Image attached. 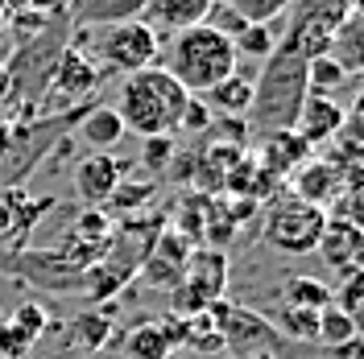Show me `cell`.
<instances>
[{
  "instance_id": "obj_13",
  "label": "cell",
  "mask_w": 364,
  "mask_h": 359,
  "mask_svg": "<svg viewBox=\"0 0 364 359\" xmlns=\"http://www.w3.org/2000/svg\"><path fill=\"white\" fill-rule=\"evenodd\" d=\"M211 9H215V0H145L141 21L158 33H178L186 25L207 21Z\"/></svg>"
},
{
  "instance_id": "obj_6",
  "label": "cell",
  "mask_w": 364,
  "mask_h": 359,
  "mask_svg": "<svg viewBox=\"0 0 364 359\" xmlns=\"http://www.w3.org/2000/svg\"><path fill=\"white\" fill-rule=\"evenodd\" d=\"M290 25L277 38V50H290L298 58L327 54L336 25L352 13V0H290Z\"/></svg>"
},
{
  "instance_id": "obj_35",
  "label": "cell",
  "mask_w": 364,
  "mask_h": 359,
  "mask_svg": "<svg viewBox=\"0 0 364 359\" xmlns=\"http://www.w3.org/2000/svg\"><path fill=\"white\" fill-rule=\"evenodd\" d=\"M236 359H277L273 351H245V355H236Z\"/></svg>"
},
{
  "instance_id": "obj_17",
  "label": "cell",
  "mask_w": 364,
  "mask_h": 359,
  "mask_svg": "<svg viewBox=\"0 0 364 359\" xmlns=\"http://www.w3.org/2000/svg\"><path fill=\"white\" fill-rule=\"evenodd\" d=\"M327 54L348 70V79H352V74H364V13H348V17L336 25Z\"/></svg>"
},
{
  "instance_id": "obj_28",
  "label": "cell",
  "mask_w": 364,
  "mask_h": 359,
  "mask_svg": "<svg viewBox=\"0 0 364 359\" xmlns=\"http://www.w3.org/2000/svg\"><path fill=\"white\" fill-rule=\"evenodd\" d=\"M273 326H277L282 335H290V338H315L318 335V314L315 310H298V306H286V302H282Z\"/></svg>"
},
{
  "instance_id": "obj_10",
  "label": "cell",
  "mask_w": 364,
  "mask_h": 359,
  "mask_svg": "<svg viewBox=\"0 0 364 359\" xmlns=\"http://www.w3.org/2000/svg\"><path fill=\"white\" fill-rule=\"evenodd\" d=\"M178 347H186V318H161V322H141L129 331L124 351L129 359H170Z\"/></svg>"
},
{
  "instance_id": "obj_34",
  "label": "cell",
  "mask_w": 364,
  "mask_h": 359,
  "mask_svg": "<svg viewBox=\"0 0 364 359\" xmlns=\"http://www.w3.org/2000/svg\"><path fill=\"white\" fill-rule=\"evenodd\" d=\"M9 145H13V128H9V124H0V158L9 153Z\"/></svg>"
},
{
  "instance_id": "obj_20",
  "label": "cell",
  "mask_w": 364,
  "mask_h": 359,
  "mask_svg": "<svg viewBox=\"0 0 364 359\" xmlns=\"http://www.w3.org/2000/svg\"><path fill=\"white\" fill-rule=\"evenodd\" d=\"M145 0H70V17L75 25H112L141 17Z\"/></svg>"
},
{
  "instance_id": "obj_38",
  "label": "cell",
  "mask_w": 364,
  "mask_h": 359,
  "mask_svg": "<svg viewBox=\"0 0 364 359\" xmlns=\"http://www.w3.org/2000/svg\"><path fill=\"white\" fill-rule=\"evenodd\" d=\"M360 359H364V355H360Z\"/></svg>"
},
{
  "instance_id": "obj_4",
  "label": "cell",
  "mask_w": 364,
  "mask_h": 359,
  "mask_svg": "<svg viewBox=\"0 0 364 359\" xmlns=\"http://www.w3.org/2000/svg\"><path fill=\"white\" fill-rule=\"evenodd\" d=\"M91 29H95V38H87V58L100 62V70L133 74V70L154 67L161 58V33L149 29L141 17L112 21V25H91Z\"/></svg>"
},
{
  "instance_id": "obj_33",
  "label": "cell",
  "mask_w": 364,
  "mask_h": 359,
  "mask_svg": "<svg viewBox=\"0 0 364 359\" xmlns=\"http://www.w3.org/2000/svg\"><path fill=\"white\" fill-rule=\"evenodd\" d=\"M331 355L336 359H360L364 355V335L352 338V343H343V347H331Z\"/></svg>"
},
{
  "instance_id": "obj_37",
  "label": "cell",
  "mask_w": 364,
  "mask_h": 359,
  "mask_svg": "<svg viewBox=\"0 0 364 359\" xmlns=\"http://www.w3.org/2000/svg\"><path fill=\"white\" fill-rule=\"evenodd\" d=\"M4 17H9V9H4V0H0V25H4Z\"/></svg>"
},
{
  "instance_id": "obj_32",
  "label": "cell",
  "mask_w": 364,
  "mask_h": 359,
  "mask_svg": "<svg viewBox=\"0 0 364 359\" xmlns=\"http://www.w3.org/2000/svg\"><path fill=\"white\" fill-rule=\"evenodd\" d=\"M79 335H83V343L100 347V343L108 338V322H104V318H79Z\"/></svg>"
},
{
  "instance_id": "obj_16",
  "label": "cell",
  "mask_w": 364,
  "mask_h": 359,
  "mask_svg": "<svg viewBox=\"0 0 364 359\" xmlns=\"http://www.w3.org/2000/svg\"><path fill=\"white\" fill-rule=\"evenodd\" d=\"M191 240L178 236V231H166L158 240V248L149 252V265H145V281L154 285H178L182 269H186V256H191Z\"/></svg>"
},
{
  "instance_id": "obj_29",
  "label": "cell",
  "mask_w": 364,
  "mask_h": 359,
  "mask_svg": "<svg viewBox=\"0 0 364 359\" xmlns=\"http://www.w3.org/2000/svg\"><path fill=\"white\" fill-rule=\"evenodd\" d=\"M141 161H145L149 170H166V165L174 161V136H145Z\"/></svg>"
},
{
  "instance_id": "obj_15",
  "label": "cell",
  "mask_w": 364,
  "mask_h": 359,
  "mask_svg": "<svg viewBox=\"0 0 364 359\" xmlns=\"http://www.w3.org/2000/svg\"><path fill=\"white\" fill-rule=\"evenodd\" d=\"M46 310L42 306H33V302H25L17 314L9 318V322H0V355H9V359H17L25 355L38 338L46 335Z\"/></svg>"
},
{
  "instance_id": "obj_1",
  "label": "cell",
  "mask_w": 364,
  "mask_h": 359,
  "mask_svg": "<svg viewBox=\"0 0 364 359\" xmlns=\"http://www.w3.org/2000/svg\"><path fill=\"white\" fill-rule=\"evenodd\" d=\"M191 104V91L166 67H145L120 79L116 91V116L124 124V133L145 136H174L182 133V112Z\"/></svg>"
},
{
  "instance_id": "obj_24",
  "label": "cell",
  "mask_w": 364,
  "mask_h": 359,
  "mask_svg": "<svg viewBox=\"0 0 364 359\" xmlns=\"http://www.w3.org/2000/svg\"><path fill=\"white\" fill-rule=\"evenodd\" d=\"M232 45H236V58H240V62H245V58L265 62L273 50H277V33H273V25H245V29L232 38Z\"/></svg>"
},
{
  "instance_id": "obj_12",
  "label": "cell",
  "mask_w": 364,
  "mask_h": 359,
  "mask_svg": "<svg viewBox=\"0 0 364 359\" xmlns=\"http://www.w3.org/2000/svg\"><path fill=\"white\" fill-rule=\"evenodd\" d=\"M124 182V165L112 153H87L75 165V194L83 202H108L116 194V186Z\"/></svg>"
},
{
  "instance_id": "obj_26",
  "label": "cell",
  "mask_w": 364,
  "mask_h": 359,
  "mask_svg": "<svg viewBox=\"0 0 364 359\" xmlns=\"http://www.w3.org/2000/svg\"><path fill=\"white\" fill-rule=\"evenodd\" d=\"M224 9H232L240 21L249 25H273L286 17V9H290V0H220Z\"/></svg>"
},
{
  "instance_id": "obj_19",
  "label": "cell",
  "mask_w": 364,
  "mask_h": 359,
  "mask_svg": "<svg viewBox=\"0 0 364 359\" xmlns=\"http://www.w3.org/2000/svg\"><path fill=\"white\" fill-rule=\"evenodd\" d=\"M294 186H298V199L315 202V206H323L327 199H340V174H336V165H331V161L311 158L294 174Z\"/></svg>"
},
{
  "instance_id": "obj_8",
  "label": "cell",
  "mask_w": 364,
  "mask_h": 359,
  "mask_svg": "<svg viewBox=\"0 0 364 359\" xmlns=\"http://www.w3.org/2000/svg\"><path fill=\"white\" fill-rule=\"evenodd\" d=\"M104 70L91 62L79 45H67L50 70V95H63V104H79L83 95H95Z\"/></svg>"
},
{
  "instance_id": "obj_9",
  "label": "cell",
  "mask_w": 364,
  "mask_h": 359,
  "mask_svg": "<svg viewBox=\"0 0 364 359\" xmlns=\"http://www.w3.org/2000/svg\"><path fill=\"white\" fill-rule=\"evenodd\" d=\"M252 161H257L273 182H282V178H290V174H298V170L311 161V145H306L294 128L261 133V140H257V158Z\"/></svg>"
},
{
  "instance_id": "obj_27",
  "label": "cell",
  "mask_w": 364,
  "mask_h": 359,
  "mask_svg": "<svg viewBox=\"0 0 364 359\" xmlns=\"http://www.w3.org/2000/svg\"><path fill=\"white\" fill-rule=\"evenodd\" d=\"M336 306L352 318V326L364 335V269H352L343 277V285L336 289Z\"/></svg>"
},
{
  "instance_id": "obj_14",
  "label": "cell",
  "mask_w": 364,
  "mask_h": 359,
  "mask_svg": "<svg viewBox=\"0 0 364 359\" xmlns=\"http://www.w3.org/2000/svg\"><path fill=\"white\" fill-rule=\"evenodd\" d=\"M318 248L336 269H364V227L352 219H327Z\"/></svg>"
},
{
  "instance_id": "obj_30",
  "label": "cell",
  "mask_w": 364,
  "mask_h": 359,
  "mask_svg": "<svg viewBox=\"0 0 364 359\" xmlns=\"http://www.w3.org/2000/svg\"><path fill=\"white\" fill-rule=\"evenodd\" d=\"M211 120H215V112L207 108L199 95H191V104H186V112H182V128H186V133H203V128H211Z\"/></svg>"
},
{
  "instance_id": "obj_31",
  "label": "cell",
  "mask_w": 364,
  "mask_h": 359,
  "mask_svg": "<svg viewBox=\"0 0 364 359\" xmlns=\"http://www.w3.org/2000/svg\"><path fill=\"white\" fill-rule=\"evenodd\" d=\"M149 194H154V186H124V182H120V186H116V194L108 202H116V206H141Z\"/></svg>"
},
{
  "instance_id": "obj_22",
  "label": "cell",
  "mask_w": 364,
  "mask_h": 359,
  "mask_svg": "<svg viewBox=\"0 0 364 359\" xmlns=\"http://www.w3.org/2000/svg\"><path fill=\"white\" fill-rule=\"evenodd\" d=\"M286 306H298V310H327L331 302H336V293H331V285H323L318 277H290L286 281Z\"/></svg>"
},
{
  "instance_id": "obj_36",
  "label": "cell",
  "mask_w": 364,
  "mask_h": 359,
  "mask_svg": "<svg viewBox=\"0 0 364 359\" xmlns=\"http://www.w3.org/2000/svg\"><path fill=\"white\" fill-rule=\"evenodd\" d=\"M352 13H364V0H352Z\"/></svg>"
},
{
  "instance_id": "obj_18",
  "label": "cell",
  "mask_w": 364,
  "mask_h": 359,
  "mask_svg": "<svg viewBox=\"0 0 364 359\" xmlns=\"http://www.w3.org/2000/svg\"><path fill=\"white\" fill-rule=\"evenodd\" d=\"M207 108L215 116H249V104H252V79L249 74H228L224 83H215L211 91L199 95Z\"/></svg>"
},
{
  "instance_id": "obj_2",
  "label": "cell",
  "mask_w": 364,
  "mask_h": 359,
  "mask_svg": "<svg viewBox=\"0 0 364 359\" xmlns=\"http://www.w3.org/2000/svg\"><path fill=\"white\" fill-rule=\"evenodd\" d=\"M182 87L191 95H203L215 83H224L228 74L240 70V58H236V45L228 33H220L215 25H186L178 33H170V42L161 45V62Z\"/></svg>"
},
{
  "instance_id": "obj_25",
  "label": "cell",
  "mask_w": 364,
  "mask_h": 359,
  "mask_svg": "<svg viewBox=\"0 0 364 359\" xmlns=\"http://www.w3.org/2000/svg\"><path fill=\"white\" fill-rule=\"evenodd\" d=\"M318 343L323 347H343V343H352V338H360V331L352 326V318L343 314L340 306L331 302L327 310H318Z\"/></svg>"
},
{
  "instance_id": "obj_3",
  "label": "cell",
  "mask_w": 364,
  "mask_h": 359,
  "mask_svg": "<svg viewBox=\"0 0 364 359\" xmlns=\"http://www.w3.org/2000/svg\"><path fill=\"white\" fill-rule=\"evenodd\" d=\"M311 95L306 87V58H298L290 50H273L261 62V74L252 79V104H249V128L257 133H277V128H294L298 108Z\"/></svg>"
},
{
  "instance_id": "obj_21",
  "label": "cell",
  "mask_w": 364,
  "mask_h": 359,
  "mask_svg": "<svg viewBox=\"0 0 364 359\" xmlns=\"http://www.w3.org/2000/svg\"><path fill=\"white\" fill-rule=\"evenodd\" d=\"M79 136L87 140L95 153H112V145L124 140V124H120L116 108H91L83 116V124H79Z\"/></svg>"
},
{
  "instance_id": "obj_5",
  "label": "cell",
  "mask_w": 364,
  "mask_h": 359,
  "mask_svg": "<svg viewBox=\"0 0 364 359\" xmlns=\"http://www.w3.org/2000/svg\"><path fill=\"white\" fill-rule=\"evenodd\" d=\"M323 227H327V211L323 206L298 199V194H286V199H277L269 206L261 236H265L269 248L286 252V256H306V252L318 248Z\"/></svg>"
},
{
  "instance_id": "obj_11",
  "label": "cell",
  "mask_w": 364,
  "mask_h": 359,
  "mask_svg": "<svg viewBox=\"0 0 364 359\" xmlns=\"http://www.w3.org/2000/svg\"><path fill=\"white\" fill-rule=\"evenodd\" d=\"M343 128H348V112H343L331 95H306V99H302L298 120H294V133L302 136L311 149L327 145V140H336Z\"/></svg>"
},
{
  "instance_id": "obj_23",
  "label": "cell",
  "mask_w": 364,
  "mask_h": 359,
  "mask_svg": "<svg viewBox=\"0 0 364 359\" xmlns=\"http://www.w3.org/2000/svg\"><path fill=\"white\" fill-rule=\"evenodd\" d=\"M343 83H348V70H343L331 54L306 58V87H311V95H336Z\"/></svg>"
},
{
  "instance_id": "obj_7",
  "label": "cell",
  "mask_w": 364,
  "mask_h": 359,
  "mask_svg": "<svg viewBox=\"0 0 364 359\" xmlns=\"http://www.w3.org/2000/svg\"><path fill=\"white\" fill-rule=\"evenodd\" d=\"M228 289V256L224 248H191L182 281L174 285V314L191 318L224 302Z\"/></svg>"
}]
</instances>
